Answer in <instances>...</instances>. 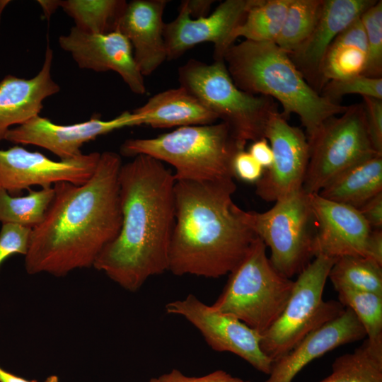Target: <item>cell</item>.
<instances>
[{"mask_svg":"<svg viewBox=\"0 0 382 382\" xmlns=\"http://www.w3.org/2000/svg\"><path fill=\"white\" fill-rule=\"evenodd\" d=\"M45 382H59V379L57 376L52 375L47 378Z\"/></svg>","mask_w":382,"mask_h":382,"instance_id":"obj_45","label":"cell"},{"mask_svg":"<svg viewBox=\"0 0 382 382\" xmlns=\"http://www.w3.org/2000/svg\"><path fill=\"white\" fill-rule=\"evenodd\" d=\"M163 382H250L236 377L223 370H216L203 376H188L173 369L159 377Z\"/></svg>","mask_w":382,"mask_h":382,"instance_id":"obj_37","label":"cell"},{"mask_svg":"<svg viewBox=\"0 0 382 382\" xmlns=\"http://www.w3.org/2000/svg\"><path fill=\"white\" fill-rule=\"evenodd\" d=\"M245 149L224 122L192 125L154 138L129 139L121 155L143 154L173 167L175 180L215 181L234 178L233 161Z\"/></svg>","mask_w":382,"mask_h":382,"instance_id":"obj_5","label":"cell"},{"mask_svg":"<svg viewBox=\"0 0 382 382\" xmlns=\"http://www.w3.org/2000/svg\"><path fill=\"white\" fill-rule=\"evenodd\" d=\"M52 60L53 51L48 44L42 68L34 77L7 75L0 81V142L13 126L40 115L43 101L60 91L52 78Z\"/></svg>","mask_w":382,"mask_h":382,"instance_id":"obj_21","label":"cell"},{"mask_svg":"<svg viewBox=\"0 0 382 382\" xmlns=\"http://www.w3.org/2000/svg\"><path fill=\"white\" fill-rule=\"evenodd\" d=\"M368 134L374 151L382 155V99L363 97Z\"/></svg>","mask_w":382,"mask_h":382,"instance_id":"obj_35","label":"cell"},{"mask_svg":"<svg viewBox=\"0 0 382 382\" xmlns=\"http://www.w3.org/2000/svg\"><path fill=\"white\" fill-rule=\"evenodd\" d=\"M149 382H163L159 377L158 378H152Z\"/></svg>","mask_w":382,"mask_h":382,"instance_id":"obj_46","label":"cell"},{"mask_svg":"<svg viewBox=\"0 0 382 382\" xmlns=\"http://www.w3.org/2000/svg\"><path fill=\"white\" fill-rule=\"evenodd\" d=\"M166 311L184 317L216 352L233 353L258 371L269 375L273 361L260 347L261 334L235 316L214 309L193 294L168 303Z\"/></svg>","mask_w":382,"mask_h":382,"instance_id":"obj_11","label":"cell"},{"mask_svg":"<svg viewBox=\"0 0 382 382\" xmlns=\"http://www.w3.org/2000/svg\"><path fill=\"white\" fill-rule=\"evenodd\" d=\"M366 337L354 313L348 308L333 320L303 338L289 352L273 362L265 382H292L310 362L335 348Z\"/></svg>","mask_w":382,"mask_h":382,"instance_id":"obj_19","label":"cell"},{"mask_svg":"<svg viewBox=\"0 0 382 382\" xmlns=\"http://www.w3.org/2000/svg\"><path fill=\"white\" fill-rule=\"evenodd\" d=\"M223 60L238 88L277 100L286 119L291 114L299 117L308 139L327 119L343 113L347 108L316 92L288 53L274 42L243 40L229 47Z\"/></svg>","mask_w":382,"mask_h":382,"instance_id":"obj_4","label":"cell"},{"mask_svg":"<svg viewBox=\"0 0 382 382\" xmlns=\"http://www.w3.org/2000/svg\"><path fill=\"white\" fill-rule=\"evenodd\" d=\"M32 228L16 224H2L0 231V267L11 255H25Z\"/></svg>","mask_w":382,"mask_h":382,"instance_id":"obj_34","label":"cell"},{"mask_svg":"<svg viewBox=\"0 0 382 382\" xmlns=\"http://www.w3.org/2000/svg\"><path fill=\"white\" fill-rule=\"evenodd\" d=\"M266 248L257 237L245 257L228 274L222 292L212 305L261 335L282 314L294 284L272 266Z\"/></svg>","mask_w":382,"mask_h":382,"instance_id":"obj_6","label":"cell"},{"mask_svg":"<svg viewBox=\"0 0 382 382\" xmlns=\"http://www.w3.org/2000/svg\"><path fill=\"white\" fill-rule=\"evenodd\" d=\"M328 279L335 290L349 289L382 295V266L362 256L337 258Z\"/></svg>","mask_w":382,"mask_h":382,"instance_id":"obj_28","label":"cell"},{"mask_svg":"<svg viewBox=\"0 0 382 382\" xmlns=\"http://www.w3.org/2000/svg\"><path fill=\"white\" fill-rule=\"evenodd\" d=\"M336 260L317 255L298 274L282 314L261 335V349L273 362L344 312L345 308L338 301H324L323 298L330 270Z\"/></svg>","mask_w":382,"mask_h":382,"instance_id":"obj_8","label":"cell"},{"mask_svg":"<svg viewBox=\"0 0 382 382\" xmlns=\"http://www.w3.org/2000/svg\"><path fill=\"white\" fill-rule=\"evenodd\" d=\"M309 203L316 228L312 243L313 257H364L371 228L358 209L318 194H309Z\"/></svg>","mask_w":382,"mask_h":382,"instance_id":"obj_17","label":"cell"},{"mask_svg":"<svg viewBox=\"0 0 382 382\" xmlns=\"http://www.w3.org/2000/svg\"><path fill=\"white\" fill-rule=\"evenodd\" d=\"M380 192H382V155L376 154L343 170L317 194L359 209Z\"/></svg>","mask_w":382,"mask_h":382,"instance_id":"obj_23","label":"cell"},{"mask_svg":"<svg viewBox=\"0 0 382 382\" xmlns=\"http://www.w3.org/2000/svg\"><path fill=\"white\" fill-rule=\"evenodd\" d=\"M243 222L270 250V261L283 276L299 274L313 257V216L303 188L275 202L264 212L244 211Z\"/></svg>","mask_w":382,"mask_h":382,"instance_id":"obj_9","label":"cell"},{"mask_svg":"<svg viewBox=\"0 0 382 382\" xmlns=\"http://www.w3.org/2000/svg\"><path fill=\"white\" fill-rule=\"evenodd\" d=\"M255 0H226L204 17L192 18L179 6L178 15L163 27L167 60H175L195 45L214 44V59H223L232 31L244 20Z\"/></svg>","mask_w":382,"mask_h":382,"instance_id":"obj_15","label":"cell"},{"mask_svg":"<svg viewBox=\"0 0 382 382\" xmlns=\"http://www.w3.org/2000/svg\"><path fill=\"white\" fill-rule=\"evenodd\" d=\"M265 169L245 151H239L233 161V172L234 177L248 183H257L262 178Z\"/></svg>","mask_w":382,"mask_h":382,"instance_id":"obj_36","label":"cell"},{"mask_svg":"<svg viewBox=\"0 0 382 382\" xmlns=\"http://www.w3.org/2000/svg\"><path fill=\"white\" fill-rule=\"evenodd\" d=\"M236 189L233 179L175 181L168 271L219 278L245 257L257 236L232 199Z\"/></svg>","mask_w":382,"mask_h":382,"instance_id":"obj_3","label":"cell"},{"mask_svg":"<svg viewBox=\"0 0 382 382\" xmlns=\"http://www.w3.org/2000/svg\"><path fill=\"white\" fill-rule=\"evenodd\" d=\"M0 382H37L35 380L29 381L24 378L16 376L0 366Z\"/></svg>","mask_w":382,"mask_h":382,"instance_id":"obj_43","label":"cell"},{"mask_svg":"<svg viewBox=\"0 0 382 382\" xmlns=\"http://www.w3.org/2000/svg\"><path fill=\"white\" fill-rule=\"evenodd\" d=\"M168 3L167 0L131 1L117 24V30L129 41L144 76L151 74L167 60L163 16Z\"/></svg>","mask_w":382,"mask_h":382,"instance_id":"obj_20","label":"cell"},{"mask_svg":"<svg viewBox=\"0 0 382 382\" xmlns=\"http://www.w3.org/2000/svg\"><path fill=\"white\" fill-rule=\"evenodd\" d=\"M318 382H382V342L366 339L352 352L337 357L331 373Z\"/></svg>","mask_w":382,"mask_h":382,"instance_id":"obj_26","label":"cell"},{"mask_svg":"<svg viewBox=\"0 0 382 382\" xmlns=\"http://www.w3.org/2000/svg\"><path fill=\"white\" fill-rule=\"evenodd\" d=\"M264 137L270 142L273 161L255 183V192L266 202H276L303 188L309 145L303 130L290 125L278 109L270 115Z\"/></svg>","mask_w":382,"mask_h":382,"instance_id":"obj_13","label":"cell"},{"mask_svg":"<svg viewBox=\"0 0 382 382\" xmlns=\"http://www.w3.org/2000/svg\"><path fill=\"white\" fill-rule=\"evenodd\" d=\"M11 2L9 0H0V22L3 11L5 7Z\"/></svg>","mask_w":382,"mask_h":382,"instance_id":"obj_44","label":"cell"},{"mask_svg":"<svg viewBox=\"0 0 382 382\" xmlns=\"http://www.w3.org/2000/svg\"><path fill=\"white\" fill-rule=\"evenodd\" d=\"M376 0H323L318 21L310 35L288 53L306 82L319 94L324 86L321 69L326 52L335 37Z\"/></svg>","mask_w":382,"mask_h":382,"instance_id":"obj_18","label":"cell"},{"mask_svg":"<svg viewBox=\"0 0 382 382\" xmlns=\"http://www.w3.org/2000/svg\"><path fill=\"white\" fill-rule=\"evenodd\" d=\"M308 141L309 159L303 190L308 195L318 193L354 164L378 154L370 141L363 103L349 105L340 117L327 119Z\"/></svg>","mask_w":382,"mask_h":382,"instance_id":"obj_10","label":"cell"},{"mask_svg":"<svg viewBox=\"0 0 382 382\" xmlns=\"http://www.w3.org/2000/svg\"><path fill=\"white\" fill-rule=\"evenodd\" d=\"M122 165L120 155L104 151L86 183L53 185L54 196L45 216L32 229L24 263L28 274L60 277L77 269L93 267L121 228Z\"/></svg>","mask_w":382,"mask_h":382,"instance_id":"obj_1","label":"cell"},{"mask_svg":"<svg viewBox=\"0 0 382 382\" xmlns=\"http://www.w3.org/2000/svg\"><path fill=\"white\" fill-rule=\"evenodd\" d=\"M54 196L52 187L29 189L25 196H13L0 190V222L30 227L40 224Z\"/></svg>","mask_w":382,"mask_h":382,"instance_id":"obj_29","label":"cell"},{"mask_svg":"<svg viewBox=\"0 0 382 382\" xmlns=\"http://www.w3.org/2000/svg\"><path fill=\"white\" fill-rule=\"evenodd\" d=\"M133 158L119 173L121 228L93 265L132 292L149 277L168 271L175 220L171 170L149 156Z\"/></svg>","mask_w":382,"mask_h":382,"instance_id":"obj_2","label":"cell"},{"mask_svg":"<svg viewBox=\"0 0 382 382\" xmlns=\"http://www.w3.org/2000/svg\"><path fill=\"white\" fill-rule=\"evenodd\" d=\"M323 0H291L275 44L287 53L294 51L313 30Z\"/></svg>","mask_w":382,"mask_h":382,"instance_id":"obj_30","label":"cell"},{"mask_svg":"<svg viewBox=\"0 0 382 382\" xmlns=\"http://www.w3.org/2000/svg\"><path fill=\"white\" fill-rule=\"evenodd\" d=\"M358 209L371 228H381L382 192L369 199Z\"/></svg>","mask_w":382,"mask_h":382,"instance_id":"obj_38","label":"cell"},{"mask_svg":"<svg viewBox=\"0 0 382 382\" xmlns=\"http://www.w3.org/2000/svg\"><path fill=\"white\" fill-rule=\"evenodd\" d=\"M366 61V39L359 18L340 33L328 47L321 69L324 85L330 80L363 74Z\"/></svg>","mask_w":382,"mask_h":382,"instance_id":"obj_24","label":"cell"},{"mask_svg":"<svg viewBox=\"0 0 382 382\" xmlns=\"http://www.w3.org/2000/svg\"><path fill=\"white\" fill-rule=\"evenodd\" d=\"M180 86L197 98L221 122L228 125L240 144L264 137L274 100L238 88L223 59L207 64L190 59L178 69Z\"/></svg>","mask_w":382,"mask_h":382,"instance_id":"obj_7","label":"cell"},{"mask_svg":"<svg viewBox=\"0 0 382 382\" xmlns=\"http://www.w3.org/2000/svg\"><path fill=\"white\" fill-rule=\"evenodd\" d=\"M367 45V61L363 75L382 76V1H376L360 17Z\"/></svg>","mask_w":382,"mask_h":382,"instance_id":"obj_32","label":"cell"},{"mask_svg":"<svg viewBox=\"0 0 382 382\" xmlns=\"http://www.w3.org/2000/svg\"><path fill=\"white\" fill-rule=\"evenodd\" d=\"M139 125H142L141 118L132 111H125L109 120L94 115L87 121L66 125L55 124L38 115L9 129L5 140L16 144L37 146L55 154L60 160H66L82 154V146L99 136Z\"/></svg>","mask_w":382,"mask_h":382,"instance_id":"obj_14","label":"cell"},{"mask_svg":"<svg viewBox=\"0 0 382 382\" xmlns=\"http://www.w3.org/2000/svg\"><path fill=\"white\" fill-rule=\"evenodd\" d=\"M364 257L382 266L381 228H371L366 243Z\"/></svg>","mask_w":382,"mask_h":382,"instance_id":"obj_40","label":"cell"},{"mask_svg":"<svg viewBox=\"0 0 382 382\" xmlns=\"http://www.w3.org/2000/svg\"><path fill=\"white\" fill-rule=\"evenodd\" d=\"M290 2L291 0H255L243 22L229 35L226 50L240 37L245 40L275 43Z\"/></svg>","mask_w":382,"mask_h":382,"instance_id":"obj_25","label":"cell"},{"mask_svg":"<svg viewBox=\"0 0 382 382\" xmlns=\"http://www.w3.org/2000/svg\"><path fill=\"white\" fill-rule=\"evenodd\" d=\"M141 124L154 128H170L215 123L217 116L184 87L156 93L132 111Z\"/></svg>","mask_w":382,"mask_h":382,"instance_id":"obj_22","label":"cell"},{"mask_svg":"<svg viewBox=\"0 0 382 382\" xmlns=\"http://www.w3.org/2000/svg\"><path fill=\"white\" fill-rule=\"evenodd\" d=\"M127 2L125 0H60V7L75 27L91 34H106L117 30Z\"/></svg>","mask_w":382,"mask_h":382,"instance_id":"obj_27","label":"cell"},{"mask_svg":"<svg viewBox=\"0 0 382 382\" xmlns=\"http://www.w3.org/2000/svg\"><path fill=\"white\" fill-rule=\"evenodd\" d=\"M338 301L357 316L372 342H382V295L373 292L340 289Z\"/></svg>","mask_w":382,"mask_h":382,"instance_id":"obj_31","label":"cell"},{"mask_svg":"<svg viewBox=\"0 0 382 382\" xmlns=\"http://www.w3.org/2000/svg\"><path fill=\"white\" fill-rule=\"evenodd\" d=\"M61 48L69 52L81 69L96 72L117 73L135 94L146 92L144 76L133 56L132 45L119 30L106 34H91L71 27L59 37Z\"/></svg>","mask_w":382,"mask_h":382,"instance_id":"obj_16","label":"cell"},{"mask_svg":"<svg viewBox=\"0 0 382 382\" xmlns=\"http://www.w3.org/2000/svg\"><path fill=\"white\" fill-rule=\"evenodd\" d=\"M349 94H359L362 97L382 99V77L372 78L361 74L353 77L330 80L321 90L320 95L330 101Z\"/></svg>","mask_w":382,"mask_h":382,"instance_id":"obj_33","label":"cell"},{"mask_svg":"<svg viewBox=\"0 0 382 382\" xmlns=\"http://www.w3.org/2000/svg\"><path fill=\"white\" fill-rule=\"evenodd\" d=\"M213 0H184L180 6L184 8L192 18H199L208 16Z\"/></svg>","mask_w":382,"mask_h":382,"instance_id":"obj_41","label":"cell"},{"mask_svg":"<svg viewBox=\"0 0 382 382\" xmlns=\"http://www.w3.org/2000/svg\"><path fill=\"white\" fill-rule=\"evenodd\" d=\"M248 152L264 169H267L271 166L273 161L272 151L265 137L254 141Z\"/></svg>","mask_w":382,"mask_h":382,"instance_id":"obj_39","label":"cell"},{"mask_svg":"<svg viewBox=\"0 0 382 382\" xmlns=\"http://www.w3.org/2000/svg\"><path fill=\"white\" fill-rule=\"evenodd\" d=\"M100 156V153L92 152L53 161L18 145L0 149V190L16 196L35 185L47 187L61 182L83 185L93 175Z\"/></svg>","mask_w":382,"mask_h":382,"instance_id":"obj_12","label":"cell"},{"mask_svg":"<svg viewBox=\"0 0 382 382\" xmlns=\"http://www.w3.org/2000/svg\"><path fill=\"white\" fill-rule=\"evenodd\" d=\"M37 2L41 6L44 15L47 19L60 6V0H38Z\"/></svg>","mask_w":382,"mask_h":382,"instance_id":"obj_42","label":"cell"}]
</instances>
